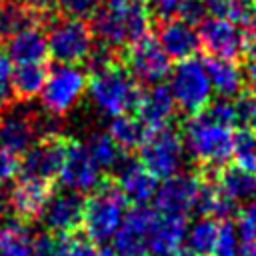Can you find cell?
Masks as SVG:
<instances>
[{
  "label": "cell",
  "instance_id": "cell-9",
  "mask_svg": "<svg viewBox=\"0 0 256 256\" xmlns=\"http://www.w3.org/2000/svg\"><path fill=\"white\" fill-rule=\"evenodd\" d=\"M126 64H128V72L136 78V82L148 86L160 84L164 78H168L172 70V60L160 46L158 38L150 34L128 46Z\"/></svg>",
  "mask_w": 256,
  "mask_h": 256
},
{
  "label": "cell",
  "instance_id": "cell-41",
  "mask_svg": "<svg viewBox=\"0 0 256 256\" xmlns=\"http://www.w3.org/2000/svg\"><path fill=\"white\" fill-rule=\"evenodd\" d=\"M236 108H238V118L240 124H244V128H256V92L254 94H244L236 100Z\"/></svg>",
  "mask_w": 256,
  "mask_h": 256
},
{
  "label": "cell",
  "instance_id": "cell-19",
  "mask_svg": "<svg viewBox=\"0 0 256 256\" xmlns=\"http://www.w3.org/2000/svg\"><path fill=\"white\" fill-rule=\"evenodd\" d=\"M50 196H52V182L18 176V182L8 194V204L16 220L30 222V220L40 218Z\"/></svg>",
  "mask_w": 256,
  "mask_h": 256
},
{
  "label": "cell",
  "instance_id": "cell-15",
  "mask_svg": "<svg viewBox=\"0 0 256 256\" xmlns=\"http://www.w3.org/2000/svg\"><path fill=\"white\" fill-rule=\"evenodd\" d=\"M154 216L156 210L148 206H134L126 212L122 226L112 238V248L118 256H148V230Z\"/></svg>",
  "mask_w": 256,
  "mask_h": 256
},
{
  "label": "cell",
  "instance_id": "cell-26",
  "mask_svg": "<svg viewBox=\"0 0 256 256\" xmlns=\"http://www.w3.org/2000/svg\"><path fill=\"white\" fill-rule=\"evenodd\" d=\"M48 76V68L44 64H16L12 68V90L14 98L28 102L40 94Z\"/></svg>",
  "mask_w": 256,
  "mask_h": 256
},
{
  "label": "cell",
  "instance_id": "cell-7",
  "mask_svg": "<svg viewBox=\"0 0 256 256\" xmlns=\"http://www.w3.org/2000/svg\"><path fill=\"white\" fill-rule=\"evenodd\" d=\"M48 56L58 64H82L94 48V32L82 18L60 16L50 22L46 32Z\"/></svg>",
  "mask_w": 256,
  "mask_h": 256
},
{
  "label": "cell",
  "instance_id": "cell-36",
  "mask_svg": "<svg viewBox=\"0 0 256 256\" xmlns=\"http://www.w3.org/2000/svg\"><path fill=\"white\" fill-rule=\"evenodd\" d=\"M12 60L8 58L6 50L0 46V110L10 106L14 100V90H12Z\"/></svg>",
  "mask_w": 256,
  "mask_h": 256
},
{
  "label": "cell",
  "instance_id": "cell-21",
  "mask_svg": "<svg viewBox=\"0 0 256 256\" xmlns=\"http://www.w3.org/2000/svg\"><path fill=\"white\" fill-rule=\"evenodd\" d=\"M134 110L146 128H158L170 124V118L176 112V102L170 94V88L160 82L140 92Z\"/></svg>",
  "mask_w": 256,
  "mask_h": 256
},
{
  "label": "cell",
  "instance_id": "cell-43",
  "mask_svg": "<svg viewBox=\"0 0 256 256\" xmlns=\"http://www.w3.org/2000/svg\"><path fill=\"white\" fill-rule=\"evenodd\" d=\"M34 256H54L56 254V236L52 234H38L32 240Z\"/></svg>",
  "mask_w": 256,
  "mask_h": 256
},
{
  "label": "cell",
  "instance_id": "cell-38",
  "mask_svg": "<svg viewBox=\"0 0 256 256\" xmlns=\"http://www.w3.org/2000/svg\"><path fill=\"white\" fill-rule=\"evenodd\" d=\"M236 228L242 240H256V198H252L238 214Z\"/></svg>",
  "mask_w": 256,
  "mask_h": 256
},
{
  "label": "cell",
  "instance_id": "cell-29",
  "mask_svg": "<svg viewBox=\"0 0 256 256\" xmlns=\"http://www.w3.org/2000/svg\"><path fill=\"white\" fill-rule=\"evenodd\" d=\"M84 148L88 150V154L92 156V160L98 164V168L104 170H114L116 164L122 160V156L126 152H122V148L112 140V136L108 132H92L86 142H82Z\"/></svg>",
  "mask_w": 256,
  "mask_h": 256
},
{
  "label": "cell",
  "instance_id": "cell-45",
  "mask_svg": "<svg viewBox=\"0 0 256 256\" xmlns=\"http://www.w3.org/2000/svg\"><path fill=\"white\" fill-rule=\"evenodd\" d=\"M10 210V204H8V194L0 188V224L6 220V214Z\"/></svg>",
  "mask_w": 256,
  "mask_h": 256
},
{
  "label": "cell",
  "instance_id": "cell-33",
  "mask_svg": "<svg viewBox=\"0 0 256 256\" xmlns=\"http://www.w3.org/2000/svg\"><path fill=\"white\" fill-rule=\"evenodd\" d=\"M98 250L94 242L86 236L72 234H58L56 236V254L54 256H96Z\"/></svg>",
  "mask_w": 256,
  "mask_h": 256
},
{
  "label": "cell",
  "instance_id": "cell-40",
  "mask_svg": "<svg viewBox=\"0 0 256 256\" xmlns=\"http://www.w3.org/2000/svg\"><path fill=\"white\" fill-rule=\"evenodd\" d=\"M20 176V156L0 148V186Z\"/></svg>",
  "mask_w": 256,
  "mask_h": 256
},
{
  "label": "cell",
  "instance_id": "cell-18",
  "mask_svg": "<svg viewBox=\"0 0 256 256\" xmlns=\"http://www.w3.org/2000/svg\"><path fill=\"white\" fill-rule=\"evenodd\" d=\"M188 218L180 214H162L156 210L148 230V256H176L186 242Z\"/></svg>",
  "mask_w": 256,
  "mask_h": 256
},
{
  "label": "cell",
  "instance_id": "cell-14",
  "mask_svg": "<svg viewBox=\"0 0 256 256\" xmlns=\"http://www.w3.org/2000/svg\"><path fill=\"white\" fill-rule=\"evenodd\" d=\"M38 140L36 112L26 106H6L0 110V148L24 154Z\"/></svg>",
  "mask_w": 256,
  "mask_h": 256
},
{
  "label": "cell",
  "instance_id": "cell-46",
  "mask_svg": "<svg viewBox=\"0 0 256 256\" xmlns=\"http://www.w3.org/2000/svg\"><path fill=\"white\" fill-rule=\"evenodd\" d=\"M240 256H256V240H242Z\"/></svg>",
  "mask_w": 256,
  "mask_h": 256
},
{
  "label": "cell",
  "instance_id": "cell-28",
  "mask_svg": "<svg viewBox=\"0 0 256 256\" xmlns=\"http://www.w3.org/2000/svg\"><path fill=\"white\" fill-rule=\"evenodd\" d=\"M148 128L140 122L138 116H132V114H120V116H114L108 124V134L112 136V140L124 150H138L144 136H146Z\"/></svg>",
  "mask_w": 256,
  "mask_h": 256
},
{
  "label": "cell",
  "instance_id": "cell-49",
  "mask_svg": "<svg viewBox=\"0 0 256 256\" xmlns=\"http://www.w3.org/2000/svg\"><path fill=\"white\" fill-rule=\"evenodd\" d=\"M176 256H200V254H194V252H190V250H182V252L176 254Z\"/></svg>",
  "mask_w": 256,
  "mask_h": 256
},
{
  "label": "cell",
  "instance_id": "cell-22",
  "mask_svg": "<svg viewBox=\"0 0 256 256\" xmlns=\"http://www.w3.org/2000/svg\"><path fill=\"white\" fill-rule=\"evenodd\" d=\"M6 54L14 64H44L48 58V42L42 26L20 30L8 40Z\"/></svg>",
  "mask_w": 256,
  "mask_h": 256
},
{
  "label": "cell",
  "instance_id": "cell-32",
  "mask_svg": "<svg viewBox=\"0 0 256 256\" xmlns=\"http://www.w3.org/2000/svg\"><path fill=\"white\" fill-rule=\"evenodd\" d=\"M240 248H242V238L238 234L236 222L222 220L218 224V234L210 250V256H240Z\"/></svg>",
  "mask_w": 256,
  "mask_h": 256
},
{
  "label": "cell",
  "instance_id": "cell-16",
  "mask_svg": "<svg viewBox=\"0 0 256 256\" xmlns=\"http://www.w3.org/2000/svg\"><path fill=\"white\" fill-rule=\"evenodd\" d=\"M114 174H116L114 184L124 194V198L134 206H146L154 198L158 180L142 166L140 160L124 154L122 160L116 164Z\"/></svg>",
  "mask_w": 256,
  "mask_h": 256
},
{
  "label": "cell",
  "instance_id": "cell-8",
  "mask_svg": "<svg viewBox=\"0 0 256 256\" xmlns=\"http://www.w3.org/2000/svg\"><path fill=\"white\" fill-rule=\"evenodd\" d=\"M88 84L86 72L76 64H56L48 70L46 82L40 90V102L46 114L62 118L84 96Z\"/></svg>",
  "mask_w": 256,
  "mask_h": 256
},
{
  "label": "cell",
  "instance_id": "cell-25",
  "mask_svg": "<svg viewBox=\"0 0 256 256\" xmlns=\"http://www.w3.org/2000/svg\"><path fill=\"white\" fill-rule=\"evenodd\" d=\"M206 70L212 84V90L220 98H234L242 92L244 86V72L234 60L224 58H206Z\"/></svg>",
  "mask_w": 256,
  "mask_h": 256
},
{
  "label": "cell",
  "instance_id": "cell-48",
  "mask_svg": "<svg viewBox=\"0 0 256 256\" xmlns=\"http://www.w3.org/2000/svg\"><path fill=\"white\" fill-rule=\"evenodd\" d=\"M96 256H118V252L112 248V246H104V248H100L98 250V254Z\"/></svg>",
  "mask_w": 256,
  "mask_h": 256
},
{
  "label": "cell",
  "instance_id": "cell-20",
  "mask_svg": "<svg viewBox=\"0 0 256 256\" xmlns=\"http://www.w3.org/2000/svg\"><path fill=\"white\" fill-rule=\"evenodd\" d=\"M158 42L164 48V52L168 54V58L178 60V62L186 60L190 56H196V52L200 48V38H198L196 26H192L180 18L160 22Z\"/></svg>",
  "mask_w": 256,
  "mask_h": 256
},
{
  "label": "cell",
  "instance_id": "cell-13",
  "mask_svg": "<svg viewBox=\"0 0 256 256\" xmlns=\"http://www.w3.org/2000/svg\"><path fill=\"white\" fill-rule=\"evenodd\" d=\"M202 178L194 174H184L178 172L170 178H166L162 184H158L156 194H154V210L162 214H180L188 216L194 212L198 190H200Z\"/></svg>",
  "mask_w": 256,
  "mask_h": 256
},
{
  "label": "cell",
  "instance_id": "cell-30",
  "mask_svg": "<svg viewBox=\"0 0 256 256\" xmlns=\"http://www.w3.org/2000/svg\"><path fill=\"white\" fill-rule=\"evenodd\" d=\"M218 224L220 222L210 216H198L192 224H188L186 242H184L188 246V250L194 254H200V256H208L216 242Z\"/></svg>",
  "mask_w": 256,
  "mask_h": 256
},
{
  "label": "cell",
  "instance_id": "cell-42",
  "mask_svg": "<svg viewBox=\"0 0 256 256\" xmlns=\"http://www.w3.org/2000/svg\"><path fill=\"white\" fill-rule=\"evenodd\" d=\"M182 0H150V12L160 20H172L178 16V8H180Z\"/></svg>",
  "mask_w": 256,
  "mask_h": 256
},
{
  "label": "cell",
  "instance_id": "cell-11",
  "mask_svg": "<svg viewBox=\"0 0 256 256\" xmlns=\"http://www.w3.org/2000/svg\"><path fill=\"white\" fill-rule=\"evenodd\" d=\"M64 190L76 194H90L102 184V170L92 160L88 150L78 140H68L66 154L56 176Z\"/></svg>",
  "mask_w": 256,
  "mask_h": 256
},
{
  "label": "cell",
  "instance_id": "cell-12",
  "mask_svg": "<svg viewBox=\"0 0 256 256\" xmlns=\"http://www.w3.org/2000/svg\"><path fill=\"white\" fill-rule=\"evenodd\" d=\"M66 144H68V138L64 136L38 138L24 152V158L20 160V176L52 182L60 172V166L66 154Z\"/></svg>",
  "mask_w": 256,
  "mask_h": 256
},
{
  "label": "cell",
  "instance_id": "cell-10",
  "mask_svg": "<svg viewBox=\"0 0 256 256\" xmlns=\"http://www.w3.org/2000/svg\"><path fill=\"white\" fill-rule=\"evenodd\" d=\"M200 46L212 58L236 60L246 52V30L228 18H204L198 28Z\"/></svg>",
  "mask_w": 256,
  "mask_h": 256
},
{
  "label": "cell",
  "instance_id": "cell-6",
  "mask_svg": "<svg viewBox=\"0 0 256 256\" xmlns=\"http://www.w3.org/2000/svg\"><path fill=\"white\" fill-rule=\"evenodd\" d=\"M138 152H140L138 160L156 180H166L178 174L186 158L182 136L170 124L148 128Z\"/></svg>",
  "mask_w": 256,
  "mask_h": 256
},
{
  "label": "cell",
  "instance_id": "cell-37",
  "mask_svg": "<svg viewBox=\"0 0 256 256\" xmlns=\"http://www.w3.org/2000/svg\"><path fill=\"white\" fill-rule=\"evenodd\" d=\"M106 0H58L62 12L66 16H74V18H90L94 16L102 6H104Z\"/></svg>",
  "mask_w": 256,
  "mask_h": 256
},
{
  "label": "cell",
  "instance_id": "cell-31",
  "mask_svg": "<svg viewBox=\"0 0 256 256\" xmlns=\"http://www.w3.org/2000/svg\"><path fill=\"white\" fill-rule=\"evenodd\" d=\"M232 158L238 168L256 174V134L252 128H242L234 132Z\"/></svg>",
  "mask_w": 256,
  "mask_h": 256
},
{
  "label": "cell",
  "instance_id": "cell-4",
  "mask_svg": "<svg viewBox=\"0 0 256 256\" xmlns=\"http://www.w3.org/2000/svg\"><path fill=\"white\" fill-rule=\"evenodd\" d=\"M126 204L128 200L114 182H102L94 192H90V198L84 200L80 224L86 238L94 244L110 242L124 222Z\"/></svg>",
  "mask_w": 256,
  "mask_h": 256
},
{
  "label": "cell",
  "instance_id": "cell-34",
  "mask_svg": "<svg viewBox=\"0 0 256 256\" xmlns=\"http://www.w3.org/2000/svg\"><path fill=\"white\" fill-rule=\"evenodd\" d=\"M252 2L254 0H204L206 10L212 16L228 18L236 24H240V20L244 18V14H246V10Z\"/></svg>",
  "mask_w": 256,
  "mask_h": 256
},
{
  "label": "cell",
  "instance_id": "cell-2",
  "mask_svg": "<svg viewBox=\"0 0 256 256\" xmlns=\"http://www.w3.org/2000/svg\"><path fill=\"white\" fill-rule=\"evenodd\" d=\"M180 136L186 154L208 170L216 172L232 158L234 128L212 120L204 110L186 118Z\"/></svg>",
  "mask_w": 256,
  "mask_h": 256
},
{
  "label": "cell",
  "instance_id": "cell-5",
  "mask_svg": "<svg viewBox=\"0 0 256 256\" xmlns=\"http://www.w3.org/2000/svg\"><path fill=\"white\" fill-rule=\"evenodd\" d=\"M168 78L170 94L184 114H198L212 102L214 90L208 78L204 58L190 56L186 60H180L174 70H170Z\"/></svg>",
  "mask_w": 256,
  "mask_h": 256
},
{
  "label": "cell",
  "instance_id": "cell-17",
  "mask_svg": "<svg viewBox=\"0 0 256 256\" xmlns=\"http://www.w3.org/2000/svg\"><path fill=\"white\" fill-rule=\"evenodd\" d=\"M82 214H84L82 196L70 190H62L56 194L52 192L40 218L46 230L58 236V234H72L74 230H78L82 224Z\"/></svg>",
  "mask_w": 256,
  "mask_h": 256
},
{
  "label": "cell",
  "instance_id": "cell-27",
  "mask_svg": "<svg viewBox=\"0 0 256 256\" xmlns=\"http://www.w3.org/2000/svg\"><path fill=\"white\" fill-rule=\"evenodd\" d=\"M32 240L26 222L14 218L0 224V256H34Z\"/></svg>",
  "mask_w": 256,
  "mask_h": 256
},
{
  "label": "cell",
  "instance_id": "cell-50",
  "mask_svg": "<svg viewBox=\"0 0 256 256\" xmlns=\"http://www.w3.org/2000/svg\"><path fill=\"white\" fill-rule=\"evenodd\" d=\"M138 2H140V0H138Z\"/></svg>",
  "mask_w": 256,
  "mask_h": 256
},
{
  "label": "cell",
  "instance_id": "cell-24",
  "mask_svg": "<svg viewBox=\"0 0 256 256\" xmlns=\"http://www.w3.org/2000/svg\"><path fill=\"white\" fill-rule=\"evenodd\" d=\"M214 176H216L214 184L218 186V190L236 206L240 202H250L252 198H256V174L254 172H248L232 164V166H222L220 170H216Z\"/></svg>",
  "mask_w": 256,
  "mask_h": 256
},
{
  "label": "cell",
  "instance_id": "cell-39",
  "mask_svg": "<svg viewBox=\"0 0 256 256\" xmlns=\"http://www.w3.org/2000/svg\"><path fill=\"white\" fill-rule=\"evenodd\" d=\"M208 10H206V4L204 0H182L180 2V8H178V18L196 26L200 24L204 18H206Z\"/></svg>",
  "mask_w": 256,
  "mask_h": 256
},
{
  "label": "cell",
  "instance_id": "cell-23",
  "mask_svg": "<svg viewBox=\"0 0 256 256\" xmlns=\"http://www.w3.org/2000/svg\"><path fill=\"white\" fill-rule=\"evenodd\" d=\"M46 10L28 6L22 0H0V44L30 26H42Z\"/></svg>",
  "mask_w": 256,
  "mask_h": 256
},
{
  "label": "cell",
  "instance_id": "cell-3",
  "mask_svg": "<svg viewBox=\"0 0 256 256\" xmlns=\"http://www.w3.org/2000/svg\"><path fill=\"white\" fill-rule=\"evenodd\" d=\"M140 92L142 90L136 78L118 62L92 72L86 84V94L92 108L106 118H114L134 110Z\"/></svg>",
  "mask_w": 256,
  "mask_h": 256
},
{
  "label": "cell",
  "instance_id": "cell-35",
  "mask_svg": "<svg viewBox=\"0 0 256 256\" xmlns=\"http://www.w3.org/2000/svg\"><path fill=\"white\" fill-rule=\"evenodd\" d=\"M204 112H206L212 120H216V122H220V124H224V126L236 128V124H240L236 100H232V98H218L216 102H210V104L204 108Z\"/></svg>",
  "mask_w": 256,
  "mask_h": 256
},
{
  "label": "cell",
  "instance_id": "cell-44",
  "mask_svg": "<svg viewBox=\"0 0 256 256\" xmlns=\"http://www.w3.org/2000/svg\"><path fill=\"white\" fill-rule=\"evenodd\" d=\"M242 72H244V80L250 82V84L256 88V54H248L246 68H244Z\"/></svg>",
  "mask_w": 256,
  "mask_h": 256
},
{
  "label": "cell",
  "instance_id": "cell-47",
  "mask_svg": "<svg viewBox=\"0 0 256 256\" xmlns=\"http://www.w3.org/2000/svg\"><path fill=\"white\" fill-rule=\"evenodd\" d=\"M22 2H26L28 6H34V8H40V10H46L50 4H54V2H58V0H22Z\"/></svg>",
  "mask_w": 256,
  "mask_h": 256
},
{
  "label": "cell",
  "instance_id": "cell-1",
  "mask_svg": "<svg viewBox=\"0 0 256 256\" xmlns=\"http://www.w3.org/2000/svg\"><path fill=\"white\" fill-rule=\"evenodd\" d=\"M92 32L110 50L128 48L150 30V12L138 0H106L92 16Z\"/></svg>",
  "mask_w": 256,
  "mask_h": 256
}]
</instances>
